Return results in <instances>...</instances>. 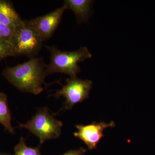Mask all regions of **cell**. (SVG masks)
I'll use <instances>...</instances> for the list:
<instances>
[{
	"mask_svg": "<svg viewBox=\"0 0 155 155\" xmlns=\"http://www.w3.org/2000/svg\"><path fill=\"white\" fill-rule=\"evenodd\" d=\"M47 65L42 58L34 57L25 63L4 69L3 75L20 91L39 94L43 91Z\"/></svg>",
	"mask_w": 155,
	"mask_h": 155,
	"instance_id": "obj_1",
	"label": "cell"
},
{
	"mask_svg": "<svg viewBox=\"0 0 155 155\" xmlns=\"http://www.w3.org/2000/svg\"><path fill=\"white\" fill-rule=\"evenodd\" d=\"M46 48L50 53V62L47 65L46 76L55 73L67 74L70 78L76 77L81 72L78 63L92 58L86 47H82L76 51H67L59 49L55 46Z\"/></svg>",
	"mask_w": 155,
	"mask_h": 155,
	"instance_id": "obj_2",
	"label": "cell"
},
{
	"mask_svg": "<svg viewBox=\"0 0 155 155\" xmlns=\"http://www.w3.org/2000/svg\"><path fill=\"white\" fill-rule=\"evenodd\" d=\"M42 42L29 20H23L14 29L11 40L14 57H35L41 49Z\"/></svg>",
	"mask_w": 155,
	"mask_h": 155,
	"instance_id": "obj_3",
	"label": "cell"
},
{
	"mask_svg": "<svg viewBox=\"0 0 155 155\" xmlns=\"http://www.w3.org/2000/svg\"><path fill=\"white\" fill-rule=\"evenodd\" d=\"M63 125V122L50 114L47 108L44 107L38 110L27 123L19 124V127L27 129L38 137L41 145L48 140L58 138Z\"/></svg>",
	"mask_w": 155,
	"mask_h": 155,
	"instance_id": "obj_4",
	"label": "cell"
},
{
	"mask_svg": "<svg viewBox=\"0 0 155 155\" xmlns=\"http://www.w3.org/2000/svg\"><path fill=\"white\" fill-rule=\"evenodd\" d=\"M66 82V84L54 95L57 98L63 96L66 99L64 107L60 111L70 110L78 103L88 98L92 86L91 81L82 80L77 77L68 78Z\"/></svg>",
	"mask_w": 155,
	"mask_h": 155,
	"instance_id": "obj_5",
	"label": "cell"
},
{
	"mask_svg": "<svg viewBox=\"0 0 155 155\" xmlns=\"http://www.w3.org/2000/svg\"><path fill=\"white\" fill-rule=\"evenodd\" d=\"M67 9V6L64 5L48 14L29 20L42 41H45L52 36L61 22L64 11Z\"/></svg>",
	"mask_w": 155,
	"mask_h": 155,
	"instance_id": "obj_6",
	"label": "cell"
},
{
	"mask_svg": "<svg viewBox=\"0 0 155 155\" xmlns=\"http://www.w3.org/2000/svg\"><path fill=\"white\" fill-rule=\"evenodd\" d=\"M115 126V122L112 121L109 123L104 122H93L87 125H77L78 131L74 135L83 141L89 150L96 147L101 140L104 137V131L109 127Z\"/></svg>",
	"mask_w": 155,
	"mask_h": 155,
	"instance_id": "obj_7",
	"label": "cell"
},
{
	"mask_svg": "<svg viewBox=\"0 0 155 155\" xmlns=\"http://www.w3.org/2000/svg\"><path fill=\"white\" fill-rule=\"evenodd\" d=\"M23 20L11 2L0 0V23L14 29Z\"/></svg>",
	"mask_w": 155,
	"mask_h": 155,
	"instance_id": "obj_8",
	"label": "cell"
},
{
	"mask_svg": "<svg viewBox=\"0 0 155 155\" xmlns=\"http://www.w3.org/2000/svg\"><path fill=\"white\" fill-rule=\"evenodd\" d=\"M93 2L91 0H66L64 5L67 9L73 11L78 22L80 23L86 22L88 19Z\"/></svg>",
	"mask_w": 155,
	"mask_h": 155,
	"instance_id": "obj_9",
	"label": "cell"
},
{
	"mask_svg": "<svg viewBox=\"0 0 155 155\" xmlns=\"http://www.w3.org/2000/svg\"><path fill=\"white\" fill-rule=\"evenodd\" d=\"M11 118L7 95L0 92V123L5 127L6 131L14 134L15 132L11 125Z\"/></svg>",
	"mask_w": 155,
	"mask_h": 155,
	"instance_id": "obj_10",
	"label": "cell"
},
{
	"mask_svg": "<svg viewBox=\"0 0 155 155\" xmlns=\"http://www.w3.org/2000/svg\"><path fill=\"white\" fill-rule=\"evenodd\" d=\"M14 155H41L39 147L32 148L27 146L25 139L21 137L20 141L15 147Z\"/></svg>",
	"mask_w": 155,
	"mask_h": 155,
	"instance_id": "obj_11",
	"label": "cell"
},
{
	"mask_svg": "<svg viewBox=\"0 0 155 155\" xmlns=\"http://www.w3.org/2000/svg\"><path fill=\"white\" fill-rule=\"evenodd\" d=\"M10 57H14L13 46L11 42L0 38V61Z\"/></svg>",
	"mask_w": 155,
	"mask_h": 155,
	"instance_id": "obj_12",
	"label": "cell"
},
{
	"mask_svg": "<svg viewBox=\"0 0 155 155\" xmlns=\"http://www.w3.org/2000/svg\"><path fill=\"white\" fill-rule=\"evenodd\" d=\"M14 29L0 23V38L11 42L12 40Z\"/></svg>",
	"mask_w": 155,
	"mask_h": 155,
	"instance_id": "obj_13",
	"label": "cell"
},
{
	"mask_svg": "<svg viewBox=\"0 0 155 155\" xmlns=\"http://www.w3.org/2000/svg\"><path fill=\"white\" fill-rule=\"evenodd\" d=\"M86 150L83 148H81L77 150H71L62 155H83L86 152Z\"/></svg>",
	"mask_w": 155,
	"mask_h": 155,
	"instance_id": "obj_14",
	"label": "cell"
},
{
	"mask_svg": "<svg viewBox=\"0 0 155 155\" xmlns=\"http://www.w3.org/2000/svg\"><path fill=\"white\" fill-rule=\"evenodd\" d=\"M0 155H11L9 154L2 153H0Z\"/></svg>",
	"mask_w": 155,
	"mask_h": 155,
	"instance_id": "obj_15",
	"label": "cell"
}]
</instances>
